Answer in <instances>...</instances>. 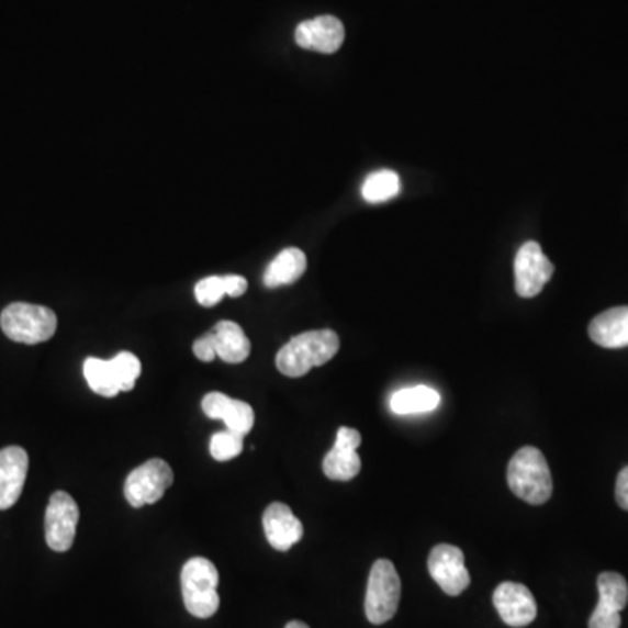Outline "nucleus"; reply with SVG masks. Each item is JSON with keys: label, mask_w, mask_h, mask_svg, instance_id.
<instances>
[{"label": "nucleus", "mask_w": 628, "mask_h": 628, "mask_svg": "<svg viewBox=\"0 0 628 628\" xmlns=\"http://www.w3.org/2000/svg\"><path fill=\"white\" fill-rule=\"evenodd\" d=\"M262 524L269 545L278 552H287L304 536L301 520L284 503H271L263 512Z\"/></svg>", "instance_id": "obj_14"}, {"label": "nucleus", "mask_w": 628, "mask_h": 628, "mask_svg": "<svg viewBox=\"0 0 628 628\" xmlns=\"http://www.w3.org/2000/svg\"><path fill=\"white\" fill-rule=\"evenodd\" d=\"M598 604L588 628H620L621 609L628 603V583L621 574L603 573L597 577Z\"/></svg>", "instance_id": "obj_10"}, {"label": "nucleus", "mask_w": 628, "mask_h": 628, "mask_svg": "<svg viewBox=\"0 0 628 628\" xmlns=\"http://www.w3.org/2000/svg\"><path fill=\"white\" fill-rule=\"evenodd\" d=\"M402 583L395 564L379 559L370 569L367 583L366 615L370 624L382 625L390 621L399 612Z\"/></svg>", "instance_id": "obj_5"}, {"label": "nucleus", "mask_w": 628, "mask_h": 628, "mask_svg": "<svg viewBox=\"0 0 628 628\" xmlns=\"http://www.w3.org/2000/svg\"><path fill=\"white\" fill-rule=\"evenodd\" d=\"M82 370H85L86 381L97 395L105 396V399H114V396L120 395V382L115 378L111 360L86 358Z\"/></svg>", "instance_id": "obj_20"}, {"label": "nucleus", "mask_w": 628, "mask_h": 628, "mask_svg": "<svg viewBox=\"0 0 628 628\" xmlns=\"http://www.w3.org/2000/svg\"><path fill=\"white\" fill-rule=\"evenodd\" d=\"M243 435L225 429L210 440V455L215 461H229L243 452Z\"/></svg>", "instance_id": "obj_24"}, {"label": "nucleus", "mask_w": 628, "mask_h": 628, "mask_svg": "<svg viewBox=\"0 0 628 628\" xmlns=\"http://www.w3.org/2000/svg\"><path fill=\"white\" fill-rule=\"evenodd\" d=\"M361 470V458L357 450L343 449L334 446L323 459V471L330 480L348 482L355 479Z\"/></svg>", "instance_id": "obj_21"}, {"label": "nucleus", "mask_w": 628, "mask_h": 628, "mask_svg": "<svg viewBox=\"0 0 628 628\" xmlns=\"http://www.w3.org/2000/svg\"><path fill=\"white\" fill-rule=\"evenodd\" d=\"M339 336L336 332L311 330L290 339L278 351L277 367L287 378H302L314 367H322L339 351Z\"/></svg>", "instance_id": "obj_1"}, {"label": "nucleus", "mask_w": 628, "mask_h": 628, "mask_svg": "<svg viewBox=\"0 0 628 628\" xmlns=\"http://www.w3.org/2000/svg\"><path fill=\"white\" fill-rule=\"evenodd\" d=\"M616 502L624 509H628V467H625L616 480Z\"/></svg>", "instance_id": "obj_29"}, {"label": "nucleus", "mask_w": 628, "mask_h": 628, "mask_svg": "<svg viewBox=\"0 0 628 628\" xmlns=\"http://www.w3.org/2000/svg\"><path fill=\"white\" fill-rule=\"evenodd\" d=\"M588 336L603 348H627L628 306L613 307L595 316L588 327Z\"/></svg>", "instance_id": "obj_16"}, {"label": "nucleus", "mask_w": 628, "mask_h": 628, "mask_svg": "<svg viewBox=\"0 0 628 628\" xmlns=\"http://www.w3.org/2000/svg\"><path fill=\"white\" fill-rule=\"evenodd\" d=\"M429 574L447 595L463 594L470 586L471 577L464 565V553L455 545H437L429 552Z\"/></svg>", "instance_id": "obj_9"}, {"label": "nucleus", "mask_w": 628, "mask_h": 628, "mask_svg": "<svg viewBox=\"0 0 628 628\" xmlns=\"http://www.w3.org/2000/svg\"><path fill=\"white\" fill-rule=\"evenodd\" d=\"M0 327L14 343L38 345L55 336L58 318L49 307L14 302L0 314Z\"/></svg>", "instance_id": "obj_3"}, {"label": "nucleus", "mask_w": 628, "mask_h": 628, "mask_svg": "<svg viewBox=\"0 0 628 628\" xmlns=\"http://www.w3.org/2000/svg\"><path fill=\"white\" fill-rule=\"evenodd\" d=\"M553 263L536 242L524 243L515 257V290L524 299H532L552 280Z\"/></svg>", "instance_id": "obj_7"}, {"label": "nucleus", "mask_w": 628, "mask_h": 628, "mask_svg": "<svg viewBox=\"0 0 628 628\" xmlns=\"http://www.w3.org/2000/svg\"><path fill=\"white\" fill-rule=\"evenodd\" d=\"M173 484V470L162 459H149L127 475L124 496L133 508L154 505Z\"/></svg>", "instance_id": "obj_6"}, {"label": "nucleus", "mask_w": 628, "mask_h": 628, "mask_svg": "<svg viewBox=\"0 0 628 628\" xmlns=\"http://www.w3.org/2000/svg\"><path fill=\"white\" fill-rule=\"evenodd\" d=\"M115 378L120 382L121 391H132L136 379L141 378L142 363L138 358L130 351L120 352L111 360Z\"/></svg>", "instance_id": "obj_23"}, {"label": "nucleus", "mask_w": 628, "mask_h": 628, "mask_svg": "<svg viewBox=\"0 0 628 628\" xmlns=\"http://www.w3.org/2000/svg\"><path fill=\"white\" fill-rule=\"evenodd\" d=\"M194 295L201 306H215L225 295L224 277L204 278L195 284Z\"/></svg>", "instance_id": "obj_25"}, {"label": "nucleus", "mask_w": 628, "mask_h": 628, "mask_svg": "<svg viewBox=\"0 0 628 628\" xmlns=\"http://www.w3.org/2000/svg\"><path fill=\"white\" fill-rule=\"evenodd\" d=\"M440 405V395L434 388L412 386L404 388L393 393L390 399L391 411L399 416H408V414H423V412H431Z\"/></svg>", "instance_id": "obj_19"}, {"label": "nucleus", "mask_w": 628, "mask_h": 628, "mask_svg": "<svg viewBox=\"0 0 628 628\" xmlns=\"http://www.w3.org/2000/svg\"><path fill=\"white\" fill-rule=\"evenodd\" d=\"M508 485L515 496L529 505H543L553 493L552 473L543 452L527 446L508 464Z\"/></svg>", "instance_id": "obj_2"}, {"label": "nucleus", "mask_w": 628, "mask_h": 628, "mask_svg": "<svg viewBox=\"0 0 628 628\" xmlns=\"http://www.w3.org/2000/svg\"><path fill=\"white\" fill-rule=\"evenodd\" d=\"M307 259L304 251L299 248H284L269 263V268L263 272V284L268 289H278L284 284H292L306 272Z\"/></svg>", "instance_id": "obj_18"}, {"label": "nucleus", "mask_w": 628, "mask_h": 628, "mask_svg": "<svg viewBox=\"0 0 628 628\" xmlns=\"http://www.w3.org/2000/svg\"><path fill=\"white\" fill-rule=\"evenodd\" d=\"M400 192V177L393 170L370 173L361 186V195L370 204L393 200Z\"/></svg>", "instance_id": "obj_22"}, {"label": "nucleus", "mask_w": 628, "mask_h": 628, "mask_svg": "<svg viewBox=\"0 0 628 628\" xmlns=\"http://www.w3.org/2000/svg\"><path fill=\"white\" fill-rule=\"evenodd\" d=\"M210 337H212L217 357L225 363H242L250 357V340L238 323L227 322V319L218 322L210 332Z\"/></svg>", "instance_id": "obj_17"}, {"label": "nucleus", "mask_w": 628, "mask_h": 628, "mask_svg": "<svg viewBox=\"0 0 628 628\" xmlns=\"http://www.w3.org/2000/svg\"><path fill=\"white\" fill-rule=\"evenodd\" d=\"M284 628H310L304 621H290Z\"/></svg>", "instance_id": "obj_30"}, {"label": "nucleus", "mask_w": 628, "mask_h": 628, "mask_svg": "<svg viewBox=\"0 0 628 628\" xmlns=\"http://www.w3.org/2000/svg\"><path fill=\"white\" fill-rule=\"evenodd\" d=\"M29 455L23 447L11 446L0 450V509L16 505L25 487Z\"/></svg>", "instance_id": "obj_13"}, {"label": "nucleus", "mask_w": 628, "mask_h": 628, "mask_svg": "<svg viewBox=\"0 0 628 628\" xmlns=\"http://www.w3.org/2000/svg\"><path fill=\"white\" fill-rule=\"evenodd\" d=\"M192 351H194L195 357L200 358L201 361H206V363L217 358V352H215V348H213V340L210 334L195 340L194 346H192Z\"/></svg>", "instance_id": "obj_27"}, {"label": "nucleus", "mask_w": 628, "mask_h": 628, "mask_svg": "<svg viewBox=\"0 0 628 628\" xmlns=\"http://www.w3.org/2000/svg\"><path fill=\"white\" fill-rule=\"evenodd\" d=\"M334 446L343 447V449L358 450V447L361 446L360 431L343 426V428H339V431H337L336 444H334Z\"/></svg>", "instance_id": "obj_26"}, {"label": "nucleus", "mask_w": 628, "mask_h": 628, "mask_svg": "<svg viewBox=\"0 0 628 628\" xmlns=\"http://www.w3.org/2000/svg\"><path fill=\"white\" fill-rule=\"evenodd\" d=\"M201 407H203L204 414L210 419L224 420L227 429L236 431V434L243 435V437L250 434L251 428H254V408L247 402H242V400H234L231 396L213 391V393L204 396Z\"/></svg>", "instance_id": "obj_15"}, {"label": "nucleus", "mask_w": 628, "mask_h": 628, "mask_svg": "<svg viewBox=\"0 0 628 628\" xmlns=\"http://www.w3.org/2000/svg\"><path fill=\"white\" fill-rule=\"evenodd\" d=\"M77 523H79V506L76 500L64 491L49 497L46 508V541L47 547L55 552H67L76 539Z\"/></svg>", "instance_id": "obj_8"}, {"label": "nucleus", "mask_w": 628, "mask_h": 628, "mask_svg": "<svg viewBox=\"0 0 628 628\" xmlns=\"http://www.w3.org/2000/svg\"><path fill=\"white\" fill-rule=\"evenodd\" d=\"M295 43L310 52L332 53L339 52L345 43V25L336 16H318L302 22L295 31Z\"/></svg>", "instance_id": "obj_12"}, {"label": "nucleus", "mask_w": 628, "mask_h": 628, "mask_svg": "<svg viewBox=\"0 0 628 628\" xmlns=\"http://www.w3.org/2000/svg\"><path fill=\"white\" fill-rule=\"evenodd\" d=\"M497 615L509 627L523 628L531 625L538 615L535 595L523 583L505 582L493 595Z\"/></svg>", "instance_id": "obj_11"}, {"label": "nucleus", "mask_w": 628, "mask_h": 628, "mask_svg": "<svg viewBox=\"0 0 628 628\" xmlns=\"http://www.w3.org/2000/svg\"><path fill=\"white\" fill-rule=\"evenodd\" d=\"M183 604L195 618H212L218 612V571L213 562L203 557L189 559L182 569Z\"/></svg>", "instance_id": "obj_4"}, {"label": "nucleus", "mask_w": 628, "mask_h": 628, "mask_svg": "<svg viewBox=\"0 0 628 628\" xmlns=\"http://www.w3.org/2000/svg\"><path fill=\"white\" fill-rule=\"evenodd\" d=\"M225 295L229 298H242L243 293L247 292L248 283L243 277L236 274H227L224 277Z\"/></svg>", "instance_id": "obj_28"}]
</instances>
